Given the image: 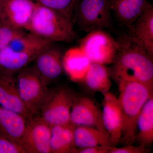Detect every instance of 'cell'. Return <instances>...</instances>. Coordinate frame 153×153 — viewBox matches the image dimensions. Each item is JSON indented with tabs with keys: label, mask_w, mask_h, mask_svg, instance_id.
Wrapping results in <instances>:
<instances>
[{
	"label": "cell",
	"mask_w": 153,
	"mask_h": 153,
	"mask_svg": "<svg viewBox=\"0 0 153 153\" xmlns=\"http://www.w3.org/2000/svg\"><path fill=\"white\" fill-rule=\"evenodd\" d=\"M117 41L111 73L118 84L137 82L153 88V55L130 33L123 35Z\"/></svg>",
	"instance_id": "cell-1"
},
{
	"label": "cell",
	"mask_w": 153,
	"mask_h": 153,
	"mask_svg": "<svg viewBox=\"0 0 153 153\" xmlns=\"http://www.w3.org/2000/svg\"><path fill=\"white\" fill-rule=\"evenodd\" d=\"M118 97L122 117L121 141L132 145L136 140L138 118L145 103L153 95V88L137 82L118 84Z\"/></svg>",
	"instance_id": "cell-2"
},
{
	"label": "cell",
	"mask_w": 153,
	"mask_h": 153,
	"mask_svg": "<svg viewBox=\"0 0 153 153\" xmlns=\"http://www.w3.org/2000/svg\"><path fill=\"white\" fill-rule=\"evenodd\" d=\"M54 43L27 31L0 50V71L15 74L27 67L40 52Z\"/></svg>",
	"instance_id": "cell-3"
},
{
	"label": "cell",
	"mask_w": 153,
	"mask_h": 153,
	"mask_svg": "<svg viewBox=\"0 0 153 153\" xmlns=\"http://www.w3.org/2000/svg\"><path fill=\"white\" fill-rule=\"evenodd\" d=\"M26 31L55 43L70 42L75 36L71 19L37 4Z\"/></svg>",
	"instance_id": "cell-4"
},
{
	"label": "cell",
	"mask_w": 153,
	"mask_h": 153,
	"mask_svg": "<svg viewBox=\"0 0 153 153\" xmlns=\"http://www.w3.org/2000/svg\"><path fill=\"white\" fill-rule=\"evenodd\" d=\"M111 12L108 0H78L74 5L71 20L83 32L110 29Z\"/></svg>",
	"instance_id": "cell-5"
},
{
	"label": "cell",
	"mask_w": 153,
	"mask_h": 153,
	"mask_svg": "<svg viewBox=\"0 0 153 153\" xmlns=\"http://www.w3.org/2000/svg\"><path fill=\"white\" fill-rule=\"evenodd\" d=\"M18 72L16 80L19 96L33 117L39 116L49 91L47 86L33 66L26 67Z\"/></svg>",
	"instance_id": "cell-6"
},
{
	"label": "cell",
	"mask_w": 153,
	"mask_h": 153,
	"mask_svg": "<svg viewBox=\"0 0 153 153\" xmlns=\"http://www.w3.org/2000/svg\"><path fill=\"white\" fill-rule=\"evenodd\" d=\"M79 48L91 63H112L117 52V40L104 30H91L79 41Z\"/></svg>",
	"instance_id": "cell-7"
},
{
	"label": "cell",
	"mask_w": 153,
	"mask_h": 153,
	"mask_svg": "<svg viewBox=\"0 0 153 153\" xmlns=\"http://www.w3.org/2000/svg\"><path fill=\"white\" fill-rule=\"evenodd\" d=\"M73 96L64 88L49 90L39 116L50 126L70 124Z\"/></svg>",
	"instance_id": "cell-8"
},
{
	"label": "cell",
	"mask_w": 153,
	"mask_h": 153,
	"mask_svg": "<svg viewBox=\"0 0 153 153\" xmlns=\"http://www.w3.org/2000/svg\"><path fill=\"white\" fill-rule=\"evenodd\" d=\"M51 127L39 116L27 122L21 145L26 153H51Z\"/></svg>",
	"instance_id": "cell-9"
},
{
	"label": "cell",
	"mask_w": 153,
	"mask_h": 153,
	"mask_svg": "<svg viewBox=\"0 0 153 153\" xmlns=\"http://www.w3.org/2000/svg\"><path fill=\"white\" fill-rule=\"evenodd\" d=\"M63 54L54 43L40 52L34 60L33 67L47 86L62 74Z\"/></svg>",
	"instance_id": "cell-10"
},
{
	"label": "cell",
	"mask_w": 153,
	"mask_h": 153,
	"mask_svg": "<svg viewBox=\"0 0 153 153\" xmlns=\"http://www.w3.org/2000/svg\"><path fill=\"white\" fill-rule=\"evenodd\" d=\"M36 6L33 0H1L0 21L26 31Z\"/></svg>",
	"instance_id": "cell-11"
},
{
	"label": "cell",
	"mask_w": 153,
	"mask_h": 153,
	"mask_svg": "<svg viewBox=\"0 0 153 153\" xmlns=\"http://www.w3.org/2000/svg\"><path fill=\"white\" fill-rule=\"evenodd\" d=\"M70 121L71 123L75 126L93 127L108 133L103 124L102 111L92 100L86 97H73Z\"/></svg>",
	"instance_id": "cell-12"
},
{
	"label": "cell",
	"mask_w": 153,
	"mask_h": 153,
	"mask_svg": "<svg viewBox=\"0 0 153 153\" xmlns=\"http://www.w3.org/2000/svg\"><path fill=\"white\" fill-rule=\"evenodd\" d=\"M14 75L0 71V106L22 115L28 122L33 117L19 96Z\"/></svg>",
	"instance_id": "cell-13"
},
{
	"label": "cell",
	"mask_w": 153,
	"mask_h": 153,
	"mask_svg": "<svg viewBox=\"0 0 153 153\" xmlns=\"http://www.w3.org/2000/svg\"><path fill=\"white\" fill-rule=\"evenodd\" d=\"M102 119L105 128L110 136L112 146L121 142L122 117L118 98L109 91L103 94Z\"/></svg>",
	"instance_id": "cell-14"
},
{
	"label": "cell",
	"mask_w": 153,
	"mask_h": 153,
	"mask_svg": "<svg viewBox=\"0 0 153 153\" xmlns=\"http://www.w3.org/2000/svg\"><path fill=\"white\" fill-rule=\"evenodd\" d=\"M111 12L118 22L128 30H131L136 19L152 5L148 0H108Z\"/></svg>",
	"instance_id": "cell-15"
},
{
	"label": "cell",
	"mask_w": 153,
	"mask_h": 153,
	"mask_svg": "<svg viewBox=\"0 0 153 153\" xmlns=\"http://www.w3.org/2000/svg\"><path fill=\"white\" fill-rule=\"evenodd\" d=\"M27 122L22 115L0 106V134L4 136L21 145Z\"/></svg>",
	"instance_id": "cell-16"
},
{
	"label": "cell",
	"mask_w": 153,
	"mask_h": 153,
	"mask_svg": "<svg viewBox=\"0 0 153 153\" xmlns=\"http://www.w3.org/2000/svg\"><path fill=\"white\" fill-rule=\"evenodd\" d=\"M91 63L79 47L70 48L63 54V69L73 80H82Z\"/></svg>",
	"instance_id": "cell-17"
},
{
	"label": "cell",
	"mask_w": 153,
	"mask_h": 153,
	"mask_svg": "<svg viewBox=\"0 0 153 153\" xmlns=\"http://www.w3.org/2000/svg\"><path fill=\"white\" fill-rule=\"evenodd\" d=\"M128 33L134 36L153 55V6L147 9L134 21Z\"/></svg>",
	"instance_id": "cell-18"
},
{
	"label": "cell",
	"mask_w": 153,
	"mask_h": 153,
	"mask_svg": "<svg viewBox=\"0 0 153 153\" xmlns=\"http://www.w3.org/2000/svg\"><path fill=\"white\" fill-rule=\"evenodd\" d=\"M74 143L76 148L99 146H112L108 133L88 126H75Z\"/></svg>",
	"instance_id": "cell-19"
},
{
	"label": "cell",
	"mask_w": 153,
	"mask_h": 153,
	"mask_svg": "<svg viewBox=\"0 0 153 153\" xmlns=\"http://www.w3.org/2000/svg\"><path fill=\"white\" fill-rule=\"evenodd\" d=\"M51 127V153H74V128L72 124Z\"/></svg>",
	"instance_id": "cell-20"
},
{
	"label": "cell",
	"mask_w": 153,
	"mask_h": 153,
	"mask_svg": "<svg viewBox=\"0 0 153 153\" xmlns=\"http://www.w3.org/2000/svg\"><path fill=\"white\" fill-rule=\"evenodd\" d=\"M136 140L147 147L153 142V95L143 106L138 118Z\"/></svg>",
	"instance_id": "cell-21"
},
{
	"label": "cell",
	"mask_w": 153,
	"mask_h": 153,
	"mask_svg": "<svg viewBox=\"0 0 153 153\" xmlns=\"http://www.w3.org/2000/svg\"><path fill=\"white\" fill-rule=\"evenodd\" d=\"M82 80L88 88L94 92L104 94L111 87L109 72L105 65L91 63Z\"/></svg>",
	"instance_id": "cell-22"
},
{
	"label": "cell",
	"mask_w": 153,
	"mask_h": 153,
	"mask_svg": "<svg viewBox=\"0 0 153 153\" xmlns=\"http://www.w3.org/2000/svg\"><path fill=\"white\" fill-rule=\"evenodd\" d=\"M38 4L53 9L71 19L74 6V0H33ZM72 21V20H71Z\"/></svg>",
	"instance_id": "cell-23"
},
{
	"label": "cell",
	"mask_w": 153,
	"mask_h": 153,
	"mask_svg": "<svg viewBox=\"0 0 153 153\" xmlns=\"http://www.w3.org/2000/svg\"><path fill=\"white\" fill-rule=\"evenodd\" d=\"M27 31L8 25L0 21V50Z\"/></svg>",
	"instance_id": "cell-24"
},
{
	"label": "cell",
	"mask_w": 153,
	"mask_h": 153,
	"mask_svg": "<svg viewBox=\"0 0 153 153\" xmlns=\"http://www.w3.org/2000/svg\"><path fill=\"white\" fill-rule=\"evenodd\" d=\"M0 153H26L22 146L0 134Z\"/></svg>",
	"instance_id": "cell-25"
},
{
	"label": "cell",
	"mask_w": 153,
	"mask_h": 153,
	"mask_svg": "<svg viewBox=\"0 0 153 153\" xmlns=\"http://www.w3.org/2000/svg\"><path fill=\"white\" fill-rule=\"evenodd\" d=\"M146 147L144 145L141 144L137 146L126 145L120 148L110 146L109 153H146L149 151Z\"/></svg>",
	"instance_id": "cell-26"
},
{
	"label": "cell",
	"mask_w": 153,
	"mask_h": 153,
	"mask_svg": "<svg viewBox=\"0 0 153 153\" xmlns=\"http://www.w3.org/2000/svg\"><path fill=\"white\" fill-rule=\"evenodd\" d=\"M110 147L99 146L83 148H76L74 153H109Z\"/></svg>",
	"instance_id": "cell-27"
},
{
	"label": "cell",
	"mask_w": 153,
	"mask_h": 153,
	"mask_svg": "<svg viewBox=\"0 0 153 153\" xmlns=\"http://www.w3.org/2000/svg\"><path fill=\"white\" fill-rule=\"evenodd\" d=\"M78 1V0H74V5L75 4H76V2H77V1Z\"/></svg>",
	"instance_id": "cell-28"
},
{
	"label": "cell",
	"mask_w": 153,
	"mask_h": 153,
	"mask_svg": "<svg viewBox=\"0 0 153 153\" xmlns=\"http://www.w3.org/2000/svg\"><path fill=\"white\" fill-rule=\"evenodd\" d=\"M0 3H1V0H0Z\"/></svg>",
	"instance_id": "cell-29"
}]
</instances>
